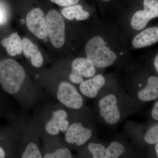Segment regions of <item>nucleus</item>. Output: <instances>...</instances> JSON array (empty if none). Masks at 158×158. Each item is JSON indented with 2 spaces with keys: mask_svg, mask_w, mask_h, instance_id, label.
<instances>
[{
  "mask_svg": "<svg viewBox=\"0 0 158 158\" xmlns=\"http://www.w3.org/2000/svg\"><path fill=\"white\" fill-rule=\"evenodd\" d=\"M0 84L24 110L35 107L47 97L39 85L28 80L24 69L14 59L0 61Z\"/></svg>",
  "mask_w": 158,
  "mask_h": 158,
  "instance_id": "nucleus-1",
  "label": "nucleus"
},
{
  "mask_svg": "<svg viewBox=\"0 0 158 158\" xmlns=\"http://www.w3.org/2000/svg\"><path fill=\"white\" fill-rule=\"evenodd\" d=\"M74 110L68 109L60 103L51 101L39 104L35 107L31 120L38 131L40 138L59 135L68 129Z\"/></svg>",
  "mask_w": 158,
  "mask_h": 158,
  "instance_id": "nucleus-2",
  "label": "nucleus"
},
{
  "mask_svg": "<svg viewBox=\"0 0 158 158\" xmlns=\"http://www.w3.org/2000/svg\"><path fill=\"white\" fill-rule=\"evenodd\" d=\"M11 119L17 131V158H42L41 138L31 119L16 115Z\"/></svg>",
  "mask_w": 158,
  "mask_h": 158,
  "instance_id": "nucleus-3",
  "label": "nucleus"
},
{
  "mask_svg": "<svg viewBox=\"0 0 158 158\" xmlns=\"http://www.w3.org/2000/svg\"><path fill=\"white\" fill-rule=\"evenodd\" d=\"M38 85L48 94L53 97L65 107L75 110H81L84 99L78 89L71 82L66 81H39Z\"/></svg>",
  "mask_w": 158,
  "mask_h": 158,
  "instance_id": "nucleus-4",
  "label": "nucleus"
},
{
  "mask_svg": "<svg viewBox=\"0 0 158 158\" xmlns=\"http://www.w3.org/2000/svg\"><path fill=\"white\" fill-rule=\"evenodd\" d=\"M106 43L99 36L88 41L85 47L86 58L95 68H107L113 65L117 59L115 53L107 47Z\"/></svg>",
  "mask_w": 158,
  "mask_h": 158,
  "instance_id": "nucleus-5",
  "label": "nucleus"
},
{
  "mask_svg": "<svg viewBox=\"0 0 158 158\" xmlns=\"http://www.w3.org/2000/svg\"><path fill=\"white\" fill-rule=\"evenodd\" d=\"M77 111L74 110L71 123L64 136V141L70 148L82 147L93 135L92 130L85 126L84 122L77 116Z\"/></svg>",
  "mask_w": 158,
  "mask_h": 158,
  "instance_id": "nucleus-6",
  "label": "nucleus"
},
{
  "mask_svg": "<svg viewBox=\"0 0 158 158\" xmlns=\"http://www.w3.org/2000/svg\"><path fill=\"white\" fill-rule=\"evenodd\" d=\"M48 36L53 45L60 48L65 41V23L63 18L56 10L52 9L46 16Z\"/></svg>",
  "mask_w": 158,
  "mask_h": 158,
  "instance_id": "nucleus-7",
  "label": "nucleus"
},
{
  "mask_svg": "<svg viewBox=\"0 0 158 158\" xmlns=\"http://www.w3.org/2000/svg\"><path fill=\"white\" fill-rule=\"evenodd\" d=\"M42 152L44 158H71L73 157L70 148L62 142L59 135L41 137Z\"/></svg>",
  "mask_w": 158,
  "mask_h": 158,
  "instance_id": "nucleus-8",
  "label": "nucleus"
},
{
  "mask_svg": "<svg viewBox=\"0 0 158 158\" xmlns=\"http://www.w3.org/2000/svg\"><path fill=\"white\" fill-rule=\"evenodd\" d=\"M98 105L100 116L107 124H116L121 119L118 98L114 94H109L100 99Z\"/></svg>",
  "mask_w": 158,
  "mask_h": 158,
  "instance_id": "nucleus-9",
  "label": "nucleus"
},
{
  "mask_svg": "<svg viewBox=\"0 0 158 158\" xmlns=\"http://www.w3.org/2000/svg\"><path fill=\"white\" fill-rule=\"evenodd\" d=\"M143 5L144 10L136 12L131 20L132 27L137 31L143 30L150 20L158 16V0H144Z\"/></svg>",
  "mask_w": 158,
  "mask_h": 158,
  "instance_id": "nucleus-10",
  "label": "nucleus"
},
{
  "mask_svg": "<svg viewBox=\"0 0 158 158\" xmlns=\"http://www.w3.org/2000/svg\"><path fill=\"white\" fill-rule=\"evenodd\" d=\"M26 24L29 31L39 39L48 37L46 19L41 9L36 8L30 11L26 18Z\"/></svg>",
  "mask_w": 158,
  "mask_h": 158,
  "instance_id": "nucleus-11",
  "label": "nucleus"
},
{
  "mask_svg": "<svg viewBox=\"0 0 158 158\" xmlns=\"http://www.w3.org/2000/svg\"><path fill=\"white\" fill-rule=\"evenodd\" d=\"M106 80L103 76L97 75L81 83L79 85V90L84 96L94 98L97 96L99 91L104 86Z\"/></svg>",
  "mask_w": 158,
  "mask_h": 158,
  "instance_id": "nucleus-12",
  "label": "nucleus"
},
{
  "mask_svg": "<svg viewBox=\"0 0 158 158\" xmlns=\"http://www.w3.org/2000/svg\"><path fill=\"white\" fill-rule=\"evenodd\" d=\"M158 41V27H152L144 30L134 37L132 45L135 48L149 46Z\"/></svg>",
  "mask_w": 158,
  "mask_h": 158,
  "instance_id": "nucleus-13",
  "label": "nucleus"
},
{
  "mask_svg": "<svg viewBox=\"0 0 158 158\" xmlns=\"http://www.w3.org/2000/svg\"><path fill=\"white\" fill-rule=\"evenodd\" d=\"M23 51L27 58L31 59V65L35 68H40L44 63V58L38 46L30 40L24 38L22 40Z\"/></svg>",
  "mask_w": 158,
  "mask_h": 158,
  "instance_id": "nucleus-14",
  "label": "nucleus"
},
{
  "mask_svg": "<svg viewBox=\"0 0 158 158\" xmlns=\"http://www.w3.org/2000/svg\"><path fill=\"white\" fill-rule=\"evenodd\" d=\"M138 99L142 102H147L156 100L158 98V78L150 77L147 80L145 87L138 91Z\"/></svg>",
  "mask_w": 158,
  "mask_h": 158,
  "instance_id": "nucleus-15",
  "label": "nucleus"
},
{
  "mask_svg": "<svg viewBox=\"0 0 158 158\" xmlns=\"http://www.w3.org/2000/svg\"><path fill=\"white\" fill-rule=\"evenodd\" d=\"M71 71L85 78H91L96 73V68L87 58H77L71 64Z\"/></svg>",
  "mask_w": 158,
  "mask_h": 158,
  "instance_id": "nucleus-16",
  "label": "nucleus"
},
{
  "mask_svg": "<svg viewBox=\"0 0 158 158\" xmlns=\"http://www.w3.org/2000/svg\"><path fill=\"white\" fill-rule=\"evenodd\" d=\"M2 45L6 49L7 52L11 56L19 55L22 52V40L17 33H14L8 38L2 41Z\"/></svg>",
  "mask_w": 158,
  "mask_h": 158,
  "instance_id": "nucleus-17",
  "label": "nucleus"
},
{
  "mask_svg": "<svg viewBox=\"0 0 158 158\" xmlns=\"http://www.w3.org/2000/svg\"><path fill=\"white\" fill-rule=\"evenodd\" d=\"M62 14L69 19H76L77 20H85L89 17L90 14L83 9L80 5L69 6L62 9Z\"/></svg>",
  "mask_w": 158,
  "mask_h": 158,
  "instance_id": "nucleus-18",
  "label": "nucleus"
},
{
  "mask_svg": "<svg viewBox=\"0 0 158 158\" xmlns=\"http://www.w3.org/2000/svg\"><path fill=\"white\" fill-rule=\"evenodd\" d=\"M125 151L123 144L118 141H112L106 148L105 158H117L121 156Z\"/></svg>",
  "mask_w": 158,
  "mask_h": 158,
  "instance_id": "nucleus-19",
  "label": "nucleus"
},
{
  "mask_svg": "<svg viewBox=\"0 0 158 158\" xmlns=\"http://www.w3.org/2000/svg\"><path fill=\"white\" fill-rule=\"evenodd\" d=\"M144 141L150 145H154L158 143V123L152 126L147 130L144 137Z\"/></svg>",
  "mask_w": 158,
  "mask_h": 158,
  "instance_id": "nucleus-20",
  "label": "nucleus"
},
{
  "mask_svg": "<svg viewBox=\"0 0 158 158\" xmlns=\"http://www.w3.org/2000/svg\"><path fill=\"white\" fill-rule=\"evenodd\" d=\"M88 150L94 158H105L106 148L100 143H90L88 146Z\"/></svg>",
  "mask_w": 158,
  "mask_h": 158,
  "instance_id": "nucleus-21",
  "label": "nucleus"
},
{
  "mask_svg": "<svg viewBox=\"0 0 158 158\" xmlns=\"http://www.w3.org/2000/svg\"><path fill=\"white\" fill-rule=\"evenodd\" d=\"M69 81L74 85H80L81 83L85 81L83 77L73 71H71L69 76Z\"/></svg>",
  "mask_w": 158,
  "mask_h": 158,
  "instance_id": "nucleus-22",
  "label": "nucleus"
},
{
  "mask_svg": "<svg viewBox=\"0 0 158 158\" xmlns=\"http://www.w3.org/2000/svg\"><path fill=\"white\" fill-rule=\"evenodd\" d=\"M53 3L62 6H70L77 4L79 0H50Z\"/></svg>",
  "mask_w": 158,
  "mask_h": 158,
  "instance_id": "nucleus-23",
  "label": "nucleus"
},
{
  "mask_svg": "<svg viewBox=\"0 0 158 158\" xmlns=\"http://www.w3.org/2000/svg\"><path fill=\"white\" fill-rule=\"evenodd\" d=\"M152 118L156 121L158 120V101H157L154 105L152 110Z\"/></svg>",
  "mask_w": 158,
  "mask_h": 158,
  "instance_id": "nucleus-24",
  "label": "nucleus"
},
{
  "mask_svg": "<svg viewBox=\"0 0 158 158\" xmlns=\"http://www.w3.org/2000/svg\"><path fill=\"white\" fill-rule=\"evenodd\" d=\"M11 158V156L5 148L0 146V158Z\"/></svg>",
  "mask_w": 158,
  "mask_h": 158,
  "instance_id": "nucleus-25",
  "label": "nucleus"
},
{
  "mask_svg": "<svg viewBox=\"0 0 158 158\" xmlns=\"http://www.w3.org/2000/svg\"><path fill=\"white\" fill-rule=\"evenodd\" d=\"M5 19H6V18H5L4 11L0 8V24L4 23L5 22Z\"/></svg>",
  "mask_w": 158,
  "mask_h": 158,
  "instance_id": "nucleus-26",
  "label": "nucleus"
},
{
  "mask_svg": "<svg viewBox=\"0 0 158 158\" xmlns=\"http://www.w3.org/2000/svg\"><path fill=\"white\" fill-rule=\"evenodd\" d=\"M154 65L155 68L157 73H158V55H157L155 58L154 61Z\"/></svg>",
  "mask_w": 158,
  "mask_h": 158,
  "instance_id": "nucleus-27",
  "label": "nucleus"
},
{
  "mask_svg": "<svg viewBox=\"0 0 158 158\" xmlns=\"http://www.w3.org/2000/svg\"><path fill=\"white\" fill-rule=\"evenodd\" d=\"M155 149L156 155L157 157H158V143L155 144Z\"/></svg>",
  "mask_w": 158,
  "mask_h": 158,
  "instance_id": "nucleus-28",
  "label": "nucleus"
},
{
  "mask_svg": "<svg viewBox=\"0 0 158 158\" xmlns=\"http://www.w3.org/2000/svg\"><path fill=\"white\" fill-rule=\"evenodd\" d=\"M25 23V21L23 19L21 20V23L23 24L24 23Z\"/></svg>",
  "mask_w": 158,
  "mask_h": 158,
  "instance_id": "nucleus-29",
  "label": "nucleus"
},
{
  "mask_svg": "<svg viewBox=\"0 0 158 158\" xmlns=\"http://www.w3.org/2000/svg\"><path fill=\"white\" fill-rule=\"evenodd\" d=\"M101 1H103L104 2H108L109 1H110V0H101Z\"/></svg>",
  "mask_w": 158,
  "mask_h": 158,
  "instance_id": "nucleus-30",
  "label": "nucleus"
}]
</instances>
